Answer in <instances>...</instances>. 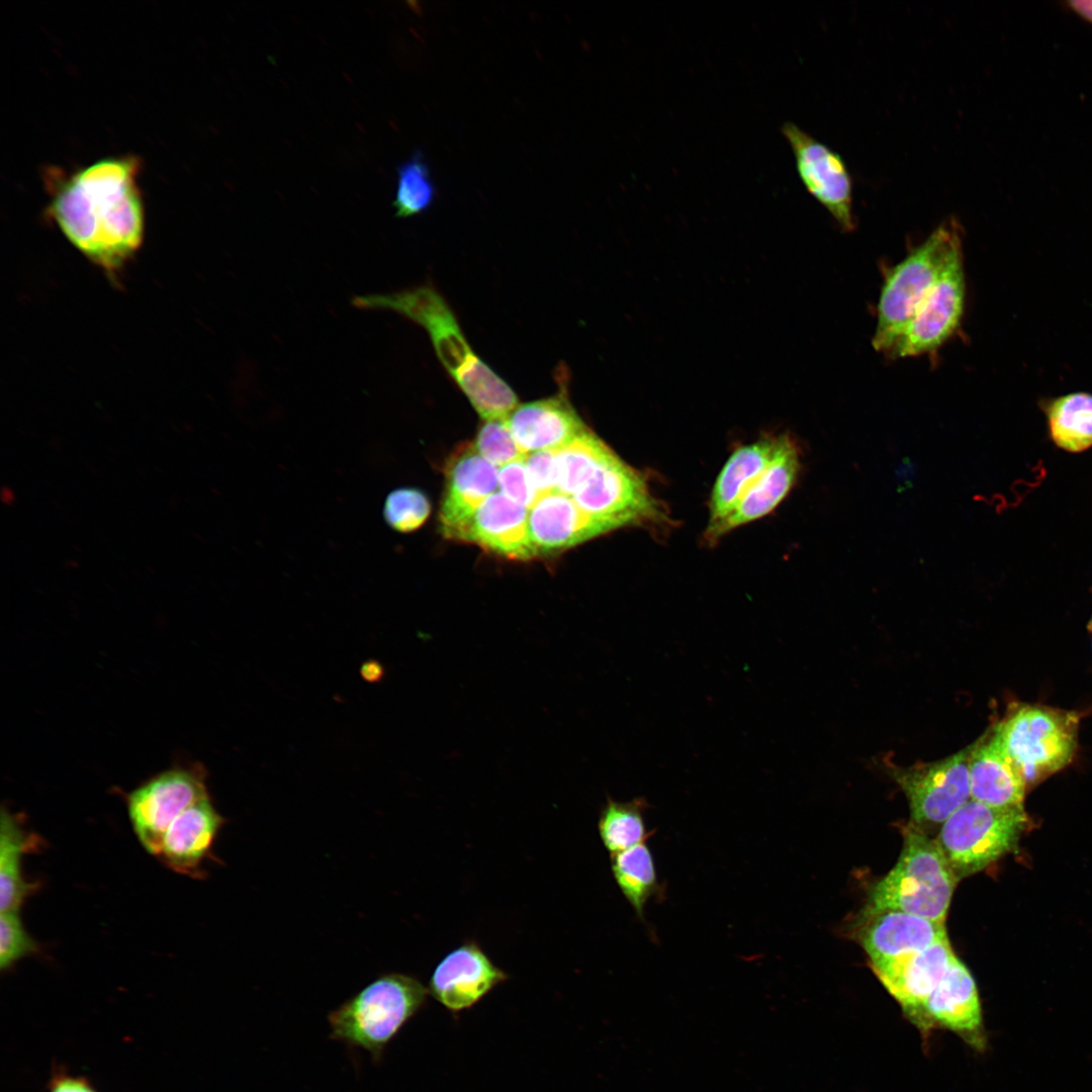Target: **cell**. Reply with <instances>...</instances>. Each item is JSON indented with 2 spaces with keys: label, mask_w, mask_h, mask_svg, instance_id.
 <instances>
[{
  "label": "cell",
  "mask_w": 1092,
  "mask_h": 1092,
  "mask_svg": "<svg viewBox=\"0 0 1092 1092\" xmlns=\"http://www.w3.org/2000/svg\"><path fill=\"white\" fill-rule=\"evenodd\" d=\"M139 170L135 157L99 160L59 184L50 204L67 239L106 270L119 268L143 241Z\"/></svg>",
  "instance_id": "obj_1"
},
{
  "label": "cell",
  "mask_w": 1092,
  "mask_h": 1092,
  "mask_svg": "<svg viewBox=\"0 0 1092 1092\" xmlns=\"http://www.w3.org/2000/svg\"><path fill=\"white\" fill-rule=\"evenodd\" d=\"M355 305L391 310L423 327L441 364L484 421L507 419L519 405L513 388L472 351L453 310L432 286L359 295Z\"/></svg>",
  "instance_id": "obj_2"
},
{
  "label": "cell",
  "mask_w": 1092,
  "mask_h": 1092,
  "mask_svg": "<svg viewBox=\"0 0 1092 1092\" xmlns=\"http://www.w3.org/2000/svg\"><path fill=\"white\" fill-rule=\"evenodd\" d=\"M429 990L415 977L377 978L330 1012L331 1037L362 1049L379 1062L386 1045L426 1004Z\"/></svg>",
  "instance_id": "obj_3"
},
{
  "label": "cell",
  "mask_w": 1092,
  "mask_h": 1092,
  "mask_svg": "<svg viewBox=\"0 0 1092 1092\" xmlns=\"http://www.w3.org/2000/svg\"><path fill=\"white\" fill-rule=\"evenodd\" d=\"M958 878L936 840L913 824L895 867L875 885L868 909H896L944 923Z\"/></svg>",
  "instance_id": "obj_4"
},
{
  "label": "cell",
  "mask_w": 1092,
  "mask_h": 1092,
  "mask_svg": "<svg viewBox=\"0 0 1092 1092\" xmlns=\"http://www.w3.org/2000/svg\"><path fill=\"white\" fill-rule=\"evenodd\" d=\"M960 246L957 221H944L889 270L877 305V324L872 339L875 350L889 355L950 255Z\"/></svg>",
  "instance_id": "obj_5"
},
{
  "label": "cell",
  "mask_w": 1092,
  "mask_h": 1092,
  "mask_svg": "<svg viewBox=\"0 0 1092 1092\" xmlns=\"http://www.w3.org/2000/svg\"><path fill=\"white\" fill-rule=\"evenodd\" d=\"M1080 716L1042 705L1019 704L994 725L1026 786L1069 765L1078 746Z\"/></svg>",
  "instance_id": "obj_6"
},
{
  "label": "cell",
  "mask_w": 1092,
  "mask_h": 1092,
  "mask_svg": "<svg viewBox=\"0 0 1092 1092\" xmlns=\"http://www.w3.org/2000/svg\"><path fill=\"white\" fill-rule=\"evenodd\" d=\"M1028 825L1023 806L997 808L971 799L944 821L935 840L960 881L1015 849Z\"/></svg>",
  "instance_id": "obj_7"
},
{
  "label": "cell",
  "mask_w": 1092,
  "mask_h": 1092,
  "mask_svg": "<svg viewBox=\"0 0 1092 1092\" xmlns=\"http://www.w3.org/2000/svg\"><path fill=\"white\" fill-rule=\"evenodd\" d=\"M201 766L161 771L127 795L133 831L151 854L158 856L171 823L187 808L209 797Z\"/></svg>",
  "instance_id": "obj_8"
},
{
  "label": "cell",
  "mask_w": 1092,
  "mask_h": 1092,
  "mask_svg": "<svg viewBox=\"0 0 1092 1092\" xmlns=\"http://www.w3.org/2000/svg\"><path fill=\"white\" fill-rule=\"evenodd\" d=\"M971 749L972 744L938 761L918 762L907 767H888L909 802L911 824L922 831L941 826L952 813L971 800Z\"/></svg>",
  "instance_id": "obj_9"
},
{
  "label": "cell",
  "mask_w": 1092,
  "mask_h": 1092,
  "mask_svg": "<svg viewBox=\"0 0 1092 1092\" xmlns=\"http://www.w3.org/2000/svg\"><path fill=\"white\" fill-rule=\"evenodd\" d=\"M965 299L966 277L960 246L950 255L888 356L915 357L940 348L959 328Z\"/></svg>",
  "instance_id": "obj_10"
},
{
  "label": "cell",
  "mask_w": 1092,
  "mask_h": 1092,
  "mask_svg": "<svg viewBox=\"0 0 1092 1092\" xmlns=\"http://www.w3.org/2000/svg\"><path fill=\"white\" fill-rule=\"evenodd\" d=\"M781 131L792 150L803 186L842 231H853V184L842 156L794 122H784Z\"/></svg>",
  "instance_id": "obj_11"
},
{
  "label": "cell",
  "mask_w": 1092,
  "mask_h": 1092,
  "mask_svg": "<svg viewBox=\"0 0 1092 1092\" xmlns=\"http://www.w3.org/2000/svg\"><path fill=\"white\" fill-rule=\"evenodd\" d=\"M956 958L946 938L923 950L871 964V967L907 1019L919 1030L926 1002Z\"/></svg>",
  "instance_id": "obj_12"
},
{
  "label": "cell",
  "mask_w": 1092,
  "mask_h": 1092,
  "mask_svg": "<svg viewBox=\"0 0 1092 1092\" xmlns=\"http://www.w3.org/2000/svg\"><path fill=\"white\" fill-rule=\"evenodd\" d=\"M954 1032L977 1051H984L987 1036L976 982L968 968L956 958L928 998L919 1031L932 1029Z\"/></svg>",
  "instance_id": "obj_13"
},
{
  "label": "cell",
  "mask_w": 1092,
  "mask_h": 1092,
  "mask_svg": "<svg viewBox=\"0 0 1092 1092\" xmlns=\"http://www.w3.org/2000/svg\"><path fill=\"white\" fill-rule=\"evenodd\" d=\"M497 487L496 467L472 443L458 446L445 466V490L439 512L442 535L452 540Z\"/></svg>",
  "instance_id": "obj_14"
},
{
  "label": "cell",
  "mask_w": 1092,
  "mask_h": 1092,
  "mask_svg": "<svg viewBox=\"0 0 1092 1092\" xmlns=\"http://www.w3.org/2000/svg\"><path fill=\"white\" fill-rule=\"evenodd\" d=\"M558 380L556 395L519 404L506 419L524 455L560 449L587 429L568 399L565 375Z\"/></svg>",
  "instance_id": "obj_15"
},
{
  "label": "cell",
  "mask_w": 1092,
  "mask_h": 1092,
  "mask_svg": "<svg viewBox=\"0 0 1092 1092\" xmlns=\"http://www.w3.org/2000/svg\"><path fill=\"white\" fill-rule=\"evenodd\" d=\"M508 980L480 946L468 941L450 951L438 964L429 983V993L450 1011H462L480 1001L495 986Z\"/></svg>",
  "instance_id": "obj_16"
},
{
  "label": "cell",
  "mask_w": 1092,
  "mask_h": 1092,
  "mask_svg": "<svg viewBox=\"0 0 1092 1092\" xmlns=\"http://www.w3.org/2000/svg\"><path fill=\"white\" fill-rule=\"evenodd\" d=\"M527 508L502 492L490 494L452 540L475 544L514 560L537 558L528 529Z\"/></svg>",
  "instance_id": "obj_17"
},
{
  "label": "cell",
  "mask_w": 1092,
  "mask_h": 1092,
  "mask_svg": "<svg viewBox=\"0 0 1092 1092\" xmlns=\"http://www.w3.org/2000/svg\"><path fill=\"white\" fill-rule=\"evenodd\" d=\"M800 450L789 435L779 436L774 458L748 487L733 510L718 524L707 527L705 539L711 544L742 525L772 512L792 489L800 471Z\"/></svg>",
  "instance_id": "obj_18"
},
{
  "label": "cell",
  "mask_w": 1092,
  "mask_h": 1092,
  "mask_svg": "<svg viewBox=\"0 0 1092 1092\" xmlns=\"http://www.w3.org/2000/svg\"><path fill=\"white\" fill-rule=\"evenodd\" d=\"M858 940L879 964L917 952L947 938L944 923L896 909H866Z\"/></svg>",
  "instance_id": "obj_19"
},
{
  "label": "cell",
  "mask_w": 1092,
  "mask_h": 1092,
  "mask_svg": "<svg viewBox=\"0 0 1092 1092\" xmlns=\"http://www.w3.org/2000/svg\"><path fill=\"white\" fill-rule=\"evenodd\" d=\"M528 529L537 557L567 550L613 529L558 491L540 495L528 514Z\"/></svg>",
  "instance_id": "obj_20"
},
{
  "label": "cell",
  "mask_w": 1092,
  "mask_h": 1092,
  "mask_svg": "<svg viewBox=\"0 0 1092 1092\" xmlns=\"http://www.w3.org/2000/svg\"><path fill=\"white\" fill-rule=\"evenodd\" d=\"M969 784L974 801L997 808L1023 806L1027 786L994 726L972 743Z\"/></svg>",
  "instance_id": "obj_21"
},
{
  "label": "cell",
  "mask_w": 1092,
  "mask_h": 1092,
  "mask_svg": "<svg viewBox=\"0 0 1092 1092\" xmlns=\"http://www.w3.org/2000/svg\"><path fill=\"white\" fill-rule=\"evenodd\" d=\"M224 823L210 798L201 799L171 823L157 857L178 874L201 877L202 862Z\"/></svg>",
  "instance_id": "obj_22"
},
{
  "label": "cell",
  "mask_w": 1092,
  "mask_h": 1092,
  "mask_svg": "<svg viewBox=\"0 0 1092 1092\" xmlns=\"http://www.w3.org/2000/svg\"><path fill=\"white\" fill-rule=\"evenodd\" d=\"M779 436L738 447L722 467L712 489L708 527L721 522L764 471L775 456Z\"/></svg>",
  "instance_id": "obj_23"
},
{
  "label": "cell",
  "mask_w": 1092,
  "mask_h": 1092,
  "mask_svg": "<svg viewBox=\"0 0 1092 1092\" xmlns=\"http://www.w3.org/2000/svg\"><path fill=\"white\" fill-rule=\"evenodd\" d=\"M1049 436L1060 449L1080 453L1092 447V393L1073 391L1042 398Z\"/></svg>",
  "instance_id": "obj_24"
},
{
  "label": "cell",
  "mask_w": 1092,
  "mask_h": 1092,
  "mask_svg": "<svg viewBox=\"0 0 1092 1092\" xmlns=\"http://www.w3.org/2000/svg\"><path fill=\"white\" fill-rule=\"evenodd\" d=\"M36 841L16 816L2 809L0 818V912L19 911L33 889L21 874V857Z\"/></svg>",
  "instance_id": "obj_25"
},
{
  "label": "cell",
  "mask_w": 1092,
  "mask_h": 1092,
  "mask_svg": "<svg viewBox=\"0 0 1092 1092\" xmlns=\"http://www.w3.org/2000/svg\"><path fill=\"white\" fill-rule=\"evenodd\" d=\"M611 869L617 886L645 922L644 909L649 900L662 893L653 854L646 842L612 854Z\"/></svg>",
  "instance_id": "obj_26"
},
{
  "label": "cell",
  "mask_w": 1092,
  "mask_h": 1092,
  "mask_svg": "<svg viewBox=\"0 0 1092 1092\" xmlns=\"http://www.w3.org/2000/svg\"><path fill=\"white\" fill-rule=\"evenodd\" d=\"M648 803L638 797L621 802L608 798L601 810L598 829L604 846L612 854L645 842L649 832L644 819Z\"/></svg>",
  "instance_id": "obj_27"
},
{
  "label": "cell",
  "mask_w": 1092,
  "mask_h": 1092,
  "mask_svg": "<svg viewBox=\"0 0 1092 1092\" xmlns=\"http://www.w3.org/2000/svg\"><path fill=\"white\" fill-rule=\"evenodd\" d=\"M611 450L589 428L555 450L558 472L556 491L572 496Z\"/></svg>",
  "instance_id": "obj_28"
},
{
  "label": "cell",
  "mask_w": 1092,
  "mask_h": 1092,
  "mask_svg": "<svg viewBox=\"0 0 1092 1092\" xmlns=\"http://www.w3.org/2000/svg\"><path fill=\"white\" fill-rule=\"evenodd\" d=\"M436 187L423 153L416 151L397 167V183L392 206L395 216L406 218L428 210L436 199Z\"/></svg>",
  "instance_id": "obj_29"
},
{
  "label": "cell",
  "mask_w": 1092,
  "mask_h": 1092,
  "mask_svg": "<svg viewBox=\"0 0 1092 1092\" xmlns=\"http://www.w3.org/2000/svg\"><path fill=\"white\" fill-rule=\"evenodd\" d=\"M431 513L425 492L416 487H400L391 491L383 506V517L393 530L411 533L422 527Z\"/></svg>",
  "instance_id": "obj_30"
},
{
  "label": "cell",
  "mask_w": 1092,
  "mask_h": 1092,
  "mask_svg": "<svg viewBox=\"0 0 1092 1092\" xmlns=\"http://www.w3.org/2000/svg\"><path fill=\"white\" fill-rule=\"evenodd\" d=\"M472 444L476 451L495 467L523 460L526 456L514 440L506 419L483 421Z\"/></svg>",
  "instance_id": "obj_31"
},
{
  "label": "cell",
  "mask_w": 1092,
  "mask_h": 1092,
  "mask_svg": "<svg viewBox=\"0 0 1092 1092\" xmlns=\"http://www.w3.org/2000/svg\"><path fill=\"white\" fill-rule=\"evenodd\" d=\"M37 949V943L22 924L19 911L0 912V970L5 971Z\"/></svg>",
  "instance_id": "obj_32"
},
{
  "label": "cell",
  "mask_w": 1092,
  "mask_h": 1092,
  "mask_svg": "<svg viewBox=\"0 0 1092 1092\" xmlns=\"http://www.w3.org/2000/svg\"><path fill=\"white\" fill-rule=\"evenodd\" d=\"M498 487L502 493L525 508H531L538 498L527 473L524 459L499 468Z\"/></svg>",
  "instance_id": "obj_33"
},
{
  "label": "cell",
  "mask_w": 1092,
  "mask_h": 1092,
  "mask_svg": "<svg viewBox=\"0 0 1092 1092\" xmlns=\"http://www.w3.org/2000/svg\"><path fill=\"white\" fill-rule=\"evenodd\" d=\"M524 464L538 497L556 491L558 472L555 450L527 454Z\"/></svg>",
  "instance_id": "obj_34"
},
{
  "label": "cell",
  "mask_w": 1092,
  "mask_h": 1092,
  "mask_svg": "<svg viewBox=\"0 0 1092 1092\" xmlns=\"http://www.w3.org/2000/svg\"><path fill=\"white\" fill-rule=\"evenodd\" d=\"M48 1092H98L86 1077L72 1075L64 1067H54L48 1082Z\"/></svg>",
  "instance_id": "obj_35"
},
{
  "label": "cell",
  "mask_w": 1092,
  "mask_h": 1092,
  "mask_svg": "<svg viewBox=\"0 0 1092 1092\" xmlns=\"http://www.w3.org/2000/svg\"><path fill=\"white\" fill-rule=\"evenodd\" d=\"M385 673L383 665L375 660L369 659L362 663L360 667V675L367 682L380 681Z\"/></svg>",
  "instance_id": "obj_36"
},
{
  "label": "cell",
  "mask_w": 1092,
  "mask_h": 1092,
  "mask_svg": "<svg viewBox=\"0 0 1092 1092\" xmlns=\"http://www.w3.org/2000/svg\"><path fill=\"white\" fill-rule=\"evenodd\" d=\"M1066 5L1076 15L1092 23V0H1073L1066 2Z\"/></svg>",
  "instance_id": "obj_37"
},
{
  "label": "cell",
  "mask_w": 1092,
  "mask_h": 1092,
  "mask_svg": "<svg viewBox=\"0 0 1092 1092\" xmlns=\"http://www.w3.org/2000/svg\"><path fill=\"white\" fill-rule=\"evenodd\" d=\"M1088 629L1092 632V617H1091V619L1089 621Z\"/></svg>",
  "instance_id": "obj_38"
}]
</instances>
